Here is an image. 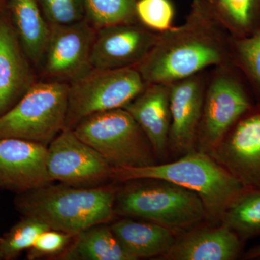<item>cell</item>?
<instances>
[{
  "instance_id": "cell-1",
  "label": "cell",
  "mask_w": 260,
  "mask_h": 260,
  "mask_svg": "<svg viewBox=\"0 0 260 260\" xmlns=\"http://www.w3.org/2000/svg\"><path fill=\"white\" fill-rule=\"evenodd\" d=\"M232 39L206 0H194L180 26L160 34L138 66L147 84H172L232 61Z\"/></svg>"
},
{
  "instance_id": "cell-2",
  "label": "cell",
  "mask_w": 260,
  "mask_h": 260,
  "mask_svg": "<svg viewBox=\"0 0 260 260\" xmlns=\"http://www.w3.org/2000/svg\"><path fill=\"white\" fill-rule=\"evenodd\" d=\"M115 189L48 185L17 194L15 205L49 229L75 237L88 228L110 221L115 214Z\"/></svg>"
},
{
  "instance_id": "cell-3",
  "label": "cell",
  "mask_w": 260,
  "mask_h": 260,
  "mask_svg": "<svg viewBox=\"0 0 260 260\" xmlns=\"http://www.w3.org/2000/svg\"><path fill=\"white\" fill-rule=\"evenodd\" d=\"M112 179L120 181H165L189 189L200 197L212 220L224 213L246 186L213 156L194 150L169 164L114 169Z\"/></svg>"
},
{
  "instance_id": "cell-4",
  "label": "cell",
  "mask_w": 260,
  "mask_h": 260,
  "mask_svg": "<svg viewBox=\"0 0 260 260\" xmlns=\"http://www.w3.org/2000/svg\"><path fill=\"white\" fill-rule=\"evenodd\" d=\"M68 102V83L36 82L0 115V139L18 138L48 146L65 129Z\"/></svg>"
},
{
  "instance_id": "cell-5",
  "label": "cell",
  "mask_w": 260,
  "mask_h": 260,
  "mask_svg": "<svg viewBox=\"0 0 260 260\" xmlns=\"http://www.w3.org/2000/svg\"><path fill=\"white\" fill-rule=\"evenodd\" d=\"M72 130L82 141L102 155L113 169L156 164L148 138L124 109L88 116Z\"/></svg>"
},
{
  "instance_id": "cell-6",
  "label": "cell",
  "mask_w": 260,
  "mask_h": 260,
  "mask_svg": "<svg viewBox=\"0 0 260 260\" xmlns=\"http://www.w3.org/2000/svg\"><path fill=\"white\" fill-rule=\"evenodd\" d=\"M157 181L160 183L128 186L116 194L115 213L168 229L188 226L208 217L198 194L177 184Z\"/></svg>"
},
{
  "instance_id": "cell-7",
  "label": "cell",
  "mask_w": 260,
  "mask_h": 260,
  "mask_svg": "<svg viewBox=\"0 0 260 260\" xmlns=\"http://www.w3.org/2000/svg\"><path fill=\"white\" fill-rule=\"evenodd\" d=\"M147 84L136 67L118 70H89L68 83L65 129H73L85 118L123 109L134 100Z\"/></svg>"
},
{
  "instance_id": "cell-8",
  "label": "cell",
  "mask_w": 260,
  "mask_h": 260,
  "mask_svg": "<svg viewBox=\"0 0 260 260\" xmlns=\"http://www.w3.org/2000/svg\"><path fill=\"white\" fill-rule=\"evenodd\" d=\"M242 73L233 63L208 72L197 140L213 152L246 113L254 107Z\"/></svg>"
},
{
  "instance_id": "cell-9",
  "label": "cell",
  "mask_w": 260,
  "mask_h": 260,
  "mask_svg": "<svg viewBox=\"0 0 260 260\" xmlns=\"http://www.w3.org/2000/svg\"><path fill=\"white\" fill-rule=\"evenodd\" d=\"M47 169L53 181L74 187H98L112 178L113 168L73 130L64 129L48 145Z\"/></svg>"
},
{
  "instance_id": "cell-10",
  "label": "cell",
  "mask_w": 260,
  "mask_h": 260,
  "mask_svg": "<svg viewBox=\"0 0 260 260\" xmlns=\"http://www.w3.org/2000/svg\"><path fill=\"white\" fill-rule=\"evenodd\" d=\"M96 29L86 19L51 26L44 53L43 73L49 80L69 83L91 69L90 54Z\"/></svg>"
},
{
  "instance_id": "cell-11",
  "label": "cell",
  "mask_w": 260,
  "mask_h": 260,
  "mask_svg": "<svg viewBox=\"0 0 260 260\" xmlns=\"http://www.w3.org/2000/svg\"><path fill=\"white\" fill-rule=\"evenodd\" d=\"M159 36L139 23L98 29L90 54V67L99 70L137 67L148 55Z\"/></svg>"
},
{
  "instance_id": "cell-12",
  "label": "cell",
  "mask_w": 260,
  "mask_h": 260,
  "mask_svg": "<svg viewBox=\"0 0 260 260\" xmlns=\"http://www.w3.org/2000/svg\"><path fill=\"white\" fill-rule=\"evenodd\" d=\"M213 153L244 186L260 189V104L236 123Z\"/></svg>"
},
{
  "instance_id": "cell-13",
  "label": "cell",
  "mask_w": 260,
  "mask_h": 260,
  "mask_svg": "<svg viewBox=\"0 0 260 260\" xmlns=\"http://www.w3.org/2000/svg\"><path fill=\"white\" fill-rule=\"evenodd\" d=\"M47 155V145L18 138L0 139V189L20 194L51 184Z\"/></svg>"
},
{
  "instance_id": "cell-14",
  "label": "cell",
  "mask_w": 260,
  "mask_h": 260,
  "mask_svg": "<svg viewBox=\"0 0 260 260\" xmlns=\"http://www.w3.org/2000/svg\"><path fill=\"white\" fill-rule=\"evenodd\" d=\"M208 70L169 84L171 126L169 144L179 153L192 151L197 142Z\"/></svg>"
},
{
  "instance_id": "cell-15",
  "label": "cell",
  "mask_w": 260,
  "mask_h": 260,
  "mask_svg": "<svg viewBox=\"0 0 260 260\" xmlns=\"http://www.w3.org/2000/svg\"><path fill=\"white\" fill-rule=\"evenodd\" d=\"M30 64L12 23L0 18V115L15 105L37 82Z\"/></svg>"
},
{
  "instance_id": "cell-16",
  "label": "cell",
  "mask_w": 260,
  "mask_h": 260,
  "mask_svg": "<svg viewBox=\"0 0 260 260\" xmlns=\"http://www.w3.org/2000/svg\"><path fill=\"white\" fill-rule=\"evenodd\" d=\"M131 114L148 138L155 155L164 154L171 126L169 85L150 83L123 108Z\"/></svg>"
},
{
  "instance_id": "cell-17",
  "label": "cell",
  "mask_w": 260,
  "mask_h": 260,
  "mask_svg": "<svg viewBox=\"0 0 260 260\" xmlns=\"http://www.w3.org/2000/svg\"><path fill=\"white\" fill-rule=\"evenodd\" d=\"M242 250L239 235L225 225L197 231L176 242L167 254L177 260H233Z\"/></svg>"
},
{
  "instance_id": "cell-18",
  "label": "cell",
  "mask_w": 260,
  "mask_h": 260,
  "mask_svg": "<svg viewBox=\"0 0 260 260\" xmlns=\"http://www.w3.org/2000/svg\"><path fill=\"white\" fill-rule=\"evenodd\" d=\"M12 25L32 65L42 66L51 26L38 0H10Z\"/></svg>"
},
{
  "instance_id": "cell-19",
  "label": "cell",
  "mask_w": 260,
  "mask_h": 260,
  "mask_svg": "<svg viewBox=\"0 0 260 260\" xmlns=\"http://www.w3.org/2000/svg\"><path fill=\"white\" fill-rule=\"evenodd\" d=\"M126 252L135 259L165 255L175 244L170 229L158 224L120 220L110 226Z\"/></svg>"
},
{
  "instance_id": "cell-20",
  "label": "cell",
  "mask_w": 260,
  "mask_h": 260,
  "mask_svg": "<svg viewBox=\"0 0 260 260\" xmlns=\"http://www.w3.org/2000/svg\"><path fill=\"white\" fill-rule=\"evenodd\" d=\"M58 256L62 260H134L121 245L110 226L104 223L75 235Z\"/></svg>"
},
{
  "instance_id": "cell-21",
  "label": "cell",
  "mask_w": 260,
  "mask_h": 260,
  "mask_svg": "<svg viewBox=\"0 0 260 260\" xmlns=\"http://www.w3.org/2000/svg\"><path fill=\"white\" fill-rule=\"evenodd\" d=\"M209 3L215 18L233 39L249 37L260 28V0H211Z\"/></svg>"
},
{
  "instance_id": "cell-22",
  "label": "cell",
  "mask_w": 260,
  "mask_h": 260,
  "mask_svg": "<svg viewBox=\"0 0 260 260\" xmlns=\"http://www.w3.org/2000/svg\"><path fill=\"white\" fill-rule=\"evenodd\" d=\"M221 220L239 237H249L260 233V189L246 187L229 206Z\"/></svg>"
},
{
  "instance_id": "cell-23",
  "label": "cell",
  "mask_w": 260,
  "mask_h": 260,
  "mask_svg": "<svg viewBox=\"0 0 260 260\" xmlns=\"http://www.w3.org/2000/svg\"><path fill=\"white\" fill-rule=\"evenodd\" d=\"M137 0H84L85 19L98 30L119 24L138 23Z\"/></svg>"
},
{
  "instance_id": "cell-24",
  "label": "cell",
  "mask_w": 260,
  "mask_h": 260,
  "mask_svg": "<svg viewBox=\"0 0 260 260\" xmlns=\"http://www.w3.org/2000/svg\"><path fill=\"white\" fill-rule=\"evenodd\" d=\"M232 61L260 97V28L249 37L232 39Z\"/></svg>"
},
{
  "instance_id": "cell-25",
  "label": "cell",
  "mask_w": 260,
  "mask_h": 260,
  "mask_svg": "<svg viewBox=\"0 0 260 260\" xmlns=\"http://www.w3.org/2000/svg\"><path fill=\"white\" fill-rule=\"evenodd\" d=\"M49 227L32 217L23 218L0 237V259H15L24 250L30 249L36 239Z\"/></svg>"
},
{
  "instance_id": "cell-26",
  "label": "cell",
  "mask_w": 260,
  "mask_h": 260,
  "mask_svg": "<svg viewBox=\"0 0 260 260\" xmlns=\"http://www.w3.org/2000/svg\"><path fill=\"white\" fill-rule=\"evenodd\" d=\"M138 23L152 31L162 34L174 27L175 10L170 0H137Z\"/></svg>"
},
{
  "instance_id": "cell-27",
  "label": "cell",
  "mask_w": 260,
  "mask_h": 260,
  "mask_svg": "<svg viewBox=\"0 0 260 260\" xmlns=\"http://www.w3.org/2000/svg\"><path fill=\"white\" fill-rule=\"evenodd\" d=\"M50 26L68 25L85 19L84 0H38Z\"/></svg>"
},
{
  "instance_id": "cell-28",
  "label": "cell",
  "mask_w": 260,
  "mask_h": 260,
  "mask_svg": "<svg viewBox=\"0 0 260 260\" xmlns=\"http://www.w3.org/2000/svg\"><path fill=\"white\" fill-rule=\"evenodd\" d=\"M73 236L59 231L48 229L36 239L34 245L28 249L27 258L37 259L43 256H59L69 246Z\"/></svg>"
},
{
  "instance_id": "cell-29",
  "label": "cell",
  "mask_w": 260,
  "mask_h": 260,
  "mask_svg": "<svg viewBox=\"0 0 260 260\" xmlns=\"http://www.w3.org/2000/svg\"><path fill=\"white\" fill-rule=\"evenodd\" d=\"M246 259H260V245L252 248L246 255Z\"/></svg>"
},
{
  "instance_id": "cell-30",
  "label": "cell",
  "mask_w": 260,
  "mask_h": 260,
  "mask_svg": "<svg viewBox=\"0 0 260 260\" xmlns=\"http://www.w3.org/2000/svg\"><path fill=\"white\" fill-rule=\"evenodd\" d=\"M206 1L210 2V1H211V0H206Z\"/></svg>"
},
{
  "instance_id": "cell-31",
  "label": "cell",
  "mask_w": 260,
  "mask_h": 260,
  "mask_svg": "<svg viewBox=\"0 0 260 260\" xmlns=\"http://www.w3.org/2000/svg\"><path fill=\"white\" fill-rule=\"evenodd\" d=\"M210 2H211V1H210Z\"/></svg>"
}]
</instances>
